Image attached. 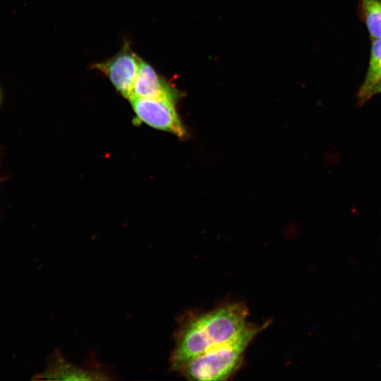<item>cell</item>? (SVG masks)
I'll return each mask as SVG.
<instances>
[{
    "label": "cell",
    "instance_id": "6da1fadb",
    "mask_svg": "<svg viewBox=\"0 0 381 381\" xmlns=\"http://www.w3.org/2000/svg\"><path fill=\"white\" fill-rule=\"evenodd\" d=\"M248 310L241 303H229L186 318L175 334L170 366L179 371L188 361L234 339L248 324Z\"/></svg>",
    "mask_w": 381,
    "mask_h": 381
},
{
    "label": "cell",
    "instance_id": "7a4b0ae2",
    "mask_svg": "<svg viewBox=\"0 0 381 381\" xmlns=\"http://www.w3.org/2000/svg\"><path fill=\"white\" fill-rule=\"evenodd\" d=\"M263 329L264 325L248 323L234 339L196 356L178 372L190 380H228L240 368L246 350Z\"/></svg>",
    "mask_w": 381,
    "mask_h": 381
},
{
    "label": "cell",
    "instance_id": "3957f363",
    "mask_svg": "<svg viewBox=\"0 0 381 381\" xmlns=\"http://www.w3.org/2000/svg\"><path fill=\"white\" fill-rule=\"evenodd\" d=\"M178 99L172 97L129 99L138 121L183 138L186 131L176 110Z\"/></svg>",
    "mask_w": 381,
    "mask_h": 381
},
{
    "label": "cell",
    "instance_id": "277c9868",
    "mask_svg": "<svg viewBox=\"0 0 381 381\" xmlns=\"http://www.w3.org/2000/svg\"><path fill=\"white\" fill-rule=\"evenodd\" d=\"M140 61L141 58L133 52L130 42L126 40L116 54L92 64V68L107 76L117 92L129 99Z\"/></svg>",
    "mask_w": 381,
    "mask_h": 381
},
{
    "label": "cell",
    "instance_id": "5b68a950",
    "mask_svg": "<svg viewBox=\"0 0 381 381\" xmlns=\"http://www.w3.org/2000/svg\"><path fill=\"white\" fill-rule=\"evenodd\" d=\"M180 95L179 90L159 75L150 64L141 59L130 98L172 97L179 99Z\"/></svg>",
    "mask_w": 381,
    "mask_h": 381
},
{
    "label": "cell",
    "instance_id": "8992f818",
    "mask_svg": "<svg viewBox=\"0 0 381 381\" xmlns=\"http://www.w3.org/2000/svg\"><path fill=\"white\" fill-rule=\"evenodd\" d=\"M40 379L54 380H104L111 379L109 375L99 368L80 367L67 361L60 353L52 356Z\"/></svg>",
    "mask_w": 381,
    "mask_h": 381
},
{
    "label": "cell",
    "instance_id": "52a82bcc",
    "mask_svg": "<svg viewBox=\"0 0 381 381\" xmlns=\"http://www.w3.org/2000/svg\"><path fill=\"white\" fill-rule=\"evenodd\" d=\"M381 79V37L372 41L368 68L363 82L357 92L358 105H363L368 99L372 87Z\"/></svg>",
    "mask_w": 381,
    "mask_h": 381
},
{
    "label": "cell",
    "instance_id": "ba28073f",
    "mask_svg": "<svg viewBox=\"0 0 381 381\" xmlns=\"http://www.w3.org/2000/svg\"><path fill=\"white\" fill-rule=\"evenodd\" d=\"M358 16L371 41L381 37V0H358Z\"/></svg>",
    "mask_w": 381,
    "mask_h": 381
},
{
    "label": "cell",
    "instance_id": "9c48e42d",
    "mask_svg": "<svg viewBox=\"0 0 381 381\" xmlns=\"http://www.w3.org/2000/svg\"><path fill=\"white\" fill-rule=\"evenodd\" d=\"M381 94V79L372 87L368 95V99L369 100L374 95Z\"/></svg>",
    "mask_w": 381,
    "mask_h": 381
},
{
    "label": "cell",
    "instance_id": "30bf717a",
    "mask_svg": "<svg viewBox=\"0 0 381 381\" xmlns=\"http://www.w3.org/2000/svg\"><path fill=\"white\" fill-rule=\"evenodd\" d=\"M1 90H0V104H1Z\"/></svg>",
    "mask_w": 381,
    "mask_h": 381
}]
</instances>
